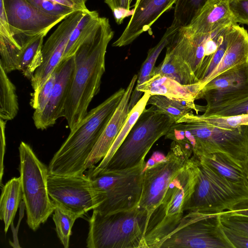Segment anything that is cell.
<instances>
[{
    "mask_svg": "<svg viewBox=\"0 0 248 248\" xmlns=\"http://www.w3.org/2000/svg\"><path fill=\"white\" fill-rule=\"evenodd\" d=\"M207 0H177L172 21L181 27L187 26Z\"/></svg>",
    "mask_w": 248,
    "mask_h": 248,
    "instance_id": "836d02e7",
    "label": "cell"
},
{
    "mask_svg": "<svg viewBox=\"0 0 248 248\" xmlns=\"http://www.w3.org/2000/svg\"><path fill=\"white\" fill-rule=\"evenodd\" d=\"M180 28V26L172 21L158 43L148 50L147 57L142 63L137 75L135 87L140 85L151 77L155 62L160 54L171 41Z\"/></svg>",
    "mask_w": 248,
    "mask_h": 248,
    "instance_id": "f546056e",
    "label": "cell"
},
{
    "mask_svg": "<svg viewBox=\"0 0 248 248\" xmlns=\"http://www.w3.org/2000/svg\"><path fill=\"white\" fill-rule=\"evenodd\" d=\"M56 80V72L55 69L48 80L41 89L35 101L31 103L34 109L33 114L42 112L48 104Z\"/></svg>",
    "mask_w": 248,
    "mask_h": 248,
    "instance_id": "74e56055",
    "label": "cell"
},
{
    "mask_svg": "<svg viewBox=\"0 0 248 248\" xmlns=\"http://www.w3.org/2000/svg\"><path fill=\"white\" fill-rule=\"evenodd\" d=\"M228 0V1H229V0Z\"/></svg>",
    "mask_w": 248,
    "mask_h": 248,
    "instance_id": "681fc988",
    "label": "cell"
},
{
    "mask_svg": "<svg viewBox=\"0 0 248 248\" xmlns=\"http://www.w3.org/2000/svg\"><path fill=\"white\" fill-rule=\"evenodd\" d=\"M244 168L247 177V186L248 187V159L246 161L244 164Z\"/></svg>",
    "mask_w": 248,
    "mask_h": 248,
    "instance_id": "c3c4849f",
    "label": "cell"
},
{
    "mask_svg": "<svg viewBox=\"0 0 248 248\" xmlns=\"http://www.w3.org/2000/svg\"><path fill=\"white\" fill-rule=\"evenodd\" d=\"M147 163L117 170L103 169L97 172L87 171L96 193L97 207L93 210L103 214L132 209L139 206Z\"/></svg>",
    "mask_w": 248,
    "mask_h": 248,
    "instance_id": "8992f818",
    "label": "cell"
},
{
    "mask_svg": "<svg viewBox=\"0 0 248 248\" xmlns=\"http://www.w3.org/2000/svg\"><path fill=\"white\" fill-rule=\"evenodd\" d=\"M155 107L161 113L170 117L175 122L192 110L198 114V105L194 101L170 98L163 95H153L149 98L147 106Z\"/></svg>",
    "mask_w": 248,
    "mask_h": 248,
    "instance_id": "f1b7e54d",
    "label": "cell"
},
{
    "mask_svg": "<svg viewBox=\"0 0 248 248\" xmlns=\"http://www.w3.org/2000/svg\"><path fill=\"white\" fill-rule=\"evenodd\" d=\"M198 158L201 162L226 179L247 186L244 167L229 155L222 153L215 152Z\"/></svg>",
    "mask_w": 248,
    "mask_h": 248,
    "instance_id": "cb8c5ba5",
    "label": "cell"
},
{
    "mask_svg": "<svg viewBox=\"0 0 248 248\" xmlns=\"http://www.w3.org/2000/svg\"><path fill=\"white\" fill-rule=\"evenodd\" d=\"M177 0H136L127 26L112 44L115 47L127 46L151 28L159 17L170 9Z\"/></svg>",
    "mask_w": 248,
    "mask_h": 248,
    "instance_id": "ac0fdd59",
    "label": "cell"
},
{
    "mask_svg": "<svg viewBox=\"0 0 248 248\" xmlns=\"http://www.w3.org/2000/svg\"><path fill=\"white\" fill-rule=\"evenodd\" d=\"M247 97L248 64L223 72L205 84L198 99H204L207 104L198 105V110L225 107Z\"/></svg>",
    "mask_w": 248,
    "mask_h": 248,
    "instance_id": "2e32d148",
    "label": "cell"
},
{
    "mask_svg": "<svg viewBox=\"0 0 248 248\" xmlns=\"http://www.w3.org/2000/svg\"><path fill=\"white\" fill-rule=\"evenodd\" d=\"M2 1L11 34L20 46L34 36L47 33L56 25L66 18L45 13L27 0Z\"/></svg>",
    "mask_w": 248,
    "mask_h": 248,
    "instance_id": "5bb4252c",
    "label": "cell"
},
{
    "mask_svg": "<svg viewBox=\"0 0 248 248\" xmlns=\"http://www.w3.org/2000/svg\"><path fill=\"white\" fill-rule=\"evenodd\" d=\"M228 3L235 23L248 25V0H229Z\"/></svg>",
    "mask_w": 248,
    "mask_h": 248,
    "instance_id": "ab89813d",
    "label": "cell"
},
{
    "mask_svg": "<svg viewBox=\"0 0 248 248\" xmlns=\"http://www.w3.org/2000/svg\"><path fill=\"white\" fill-rule=\"evenodd\" d=\"M21 49L14 38L0 35V66L7 73L18 70V59Z\"/></svg>",
    "mask_w": 248,
    "mask_h": 248,
    "instance_id": "d6a6232c",
    "label": "cell"
},
{
    "mask_svg": "<svg viewBox=\"0 0 248 248\" xmlns=\"http://www.w3.org/2000/svg\"><path fill=\"white\" fill-rule=\"evenodd\" d=\"M132 0H104L105 3L113 11L115 9L130 10Z\"/></svg>",
    "mask_w": 248,
    "mask_h": 248,
    "instance_id": "ee69618b",
    "label": "cell"
},
{
    "mask_svg": "<svg viewBox=\"0 0 248 248\" xmlns=\"http://www.w3.org/2000/svg\"><path fill=\"white\" fill-rule=\"evenodd\" d=\"M72 8L76 11L88 10L86 3L88 0H50Z\"/></svg>",
    "mask_w": 248,
    "mask_h": 248,
    "instance_id": "7bdbcfd3",
    "label": "cell"
},
{
    "mask_svg": "<svg viewBox=\"0 0 248 248\" xmlns=\"http://www.w3.org/2000/svg\"><path fill=\"white\" fill-rule=\"evenodd\" d=\"M227 0H207L185 27L196 33L207 34L236 24Z\"/></svg>",
    "mask_w": 248,
    "mask_h": 248,
    "instance_id": "44dd1931",
    "label": "cell"
},
{
    "mask_svg": "<svg viewBox=\"0 0 248 248\" xmlns=\"http://www.w3.org/2000/svg\"><path fill=\"white\" fill-rule=\"evenodd\" d=\"M100 17L96 11H85L69 37L62 60L72 57L78 47L99 24Z\"/></svg>",
    "mask_w": 248,
    "mask_h": 248,
    "instance_id": "83f0119b",
    "label": "cell"
},
{
    "mask_svg": "<svg viewBox=\"0 0 248 248\" xmlns=\"http://www.w3.org/2000/svg\"><path fill=\"white\" fill-rule=\"evenodd\" d=\"M204 116H231L248 115V97L223 107L204 109Z\"/></svg>",
    "mask_w": 248,
    "mask_h": 248,
    "instance_id": "e575fe53",
    "label": "cell"
},
{
    "mask_svg": "<svg viewBox=\"0 0 248 248\" xmlns=\"http://www.w3.org/2000/svg\"><path fill=\"white\" fill-rule=\"evenodd\" d=\"M200 116L207 124L223 128L234 129L248 125V115L220 117L204 116L201 115Z\"/></svg>",
    "mask_w": 248,
    "mask_h": 248,
    "instance_id": "d590c367",
    "label": "cell"
},
{
    "mask_svg": "<svg viewBox=\"0 0 248 248\" xmlns=\"http://www.w3.org/2000/svg\"><path fill=\"white\" fill-rule=\"evenodd\" d=\"M166 48L164 59L157 67H155L152 76L160 74L184 85L200 82L186 61L168 45Z\"/></svg>",
    "mask_w": 248,
    "mask_h": 248,
    "instance_id": "603a6c76",
    "label": "cell"
},
{
    "mask_svg": "<svg viewBox=\"0 0 248 248\" xmlns=\"http://www.w3.org/2000/svg\"><path fill=\"white\" fill-rule=\"evenodd\" d=\"M147 216L139 206L103 214L96 211L89 220L88 248H147L144 239Z\"/></svg>",
    "mask_w": 248,
    "mask_h": 248,
    "instance_id": "5b68a950",
    "label": "cell"
},
{
    "mask_svg": "<svg viewBox=\"0 0 248 248\" xmlns=\"http://www.w3.org/2000/svg\"><path fill=\"white\" fill-rule=\"evenodd\" d=\"M150 96L151 95L149 93L146 92L143 93L138 102L130 110L126 120L106 156L100 161L97 166L89 169L88 171L92 173H95L104 169L106 167L111 157L130 131L144 109L146 108L148 101Z\"/></svg>",
    "mask_w": 248,
    "mask_h": 248,
    "instance_id": "4316f807",
    "label": "cell"
},
{
    "mask_svg": "<svg viewBox=\"0 0 248 248\" xmlns=\"http://www.w3.org/2000/svg\"><path fill=\"white\" fill-rule=\"evenodd\" d=\"M113 35L108 19L101 17L73 55L75 69L63 112L70 131L86 116L91 102L99 92L107 48Z\"/></svg>",
    "mask_w": 248,
    "mask_h": 248,
    "instance_id": "6da1fadb",
    "label": "cell"
},
{
    "mask_svg": "<svg viewBox=\"0 0 248 248\" xmlns=\"http://www.w3.org/2000/svg\"><path fill=\"white\" fill-rule=\"evenodd\" d=\"M18 110L16 86L0 66V119L6 121L12 120Z\"/></svg>",
    "mask_w": 248,
    "mask_h": 248,
    "instance_id": "4dcf8cb0",
    "label": "cell"
},
{
    "mask_svg": "<svg viewBox=\"0 0 248 248\" xmlns=\"http://www.w3.org/2000/svg\"><path fill=\"white\" fill-rule=\"evenodd\" d=\"M6 121L0 119V141H1V159L3 160L5 148V129Z\"/></svg>",
    "mask_w": 248,
    "mask_h": 248,
    "instance_id": "7dc6e473",
    "label": "cell"
},
{
    "mask_svg": "<svg viewBox=\"0 0 248 248\" xmlns=\"http://www.w3.org/2000/svg\"><path fill=\"white\" fill-rule=\"evenodd\" d=\"M137 78V75H135L125 89L121 100L86 162V171L94 168L106 156L126 120L131 109L130 100Z\"/></svg>",
    "mask_w": 248,
    "mask_h": 248,
    "instance_id": "d6986e66",
    "label": "cell"
},
{
    "mask_svg": "<svg viewBox=\"0 0 248 248\" xmlns=\"http://www.w3.org/2000/svg\"><path fill=\"white\" fill-rule=\"evenodd\" d=\"M55 209L53 212V220L56 226V231L60 240L65 248L69 246L71 230L75 221L82 217L58 205L53 204Z\"/></svg>",
    "mask_w": 248,
    "mask_h": 248,
    "instance_id": "1f68e13d",
    "label": "cell"
},
{
    "mask_svg": "<svg viewBox=\"0 0 248 248\" xmlns=\"http://www.w3.org/2000/svg\"><path fill=\"white\" fill-rule=\"evenodd\" d=\"M192 154L173 141L164 159L151 166H146L139 207L147 216V224L152 213L161 202L170 184L185 166Z\"/></svg>",
    "mask_w": 248,
    "mask_h": 248,
    "instance_id": "8fae6325",
    "label": "cell"
},
{
    "mask_svg": "<svg viewBox=\"0 0 248 248\" xmlns=\"http://www.w3.org/2000/svg\"><path fill=\"white\" fill-rule=\"evenodd\" d=\"M246 64H248V32L237 23L232 24L228 30V45L225 53L217 66L202 84V88L218 75Z\"/></svg>",
    "mask_w": 248,
    "mask_h": 248,
    "instance_id": "7402d4cb",
    "label": "cell"
},
{
    "mask_svg": "<svg viewBox=\"0 0 248 248\" xmlns=\"http://www.w3.org/2000/svg\"><path fill=\"white\" fill-rule=\"evenodd\" d=\"M174 123L155 107L145 108L104 169L129 168L144 160L155 143L166 135Z\"/></svg>",
    "mask_w": 248,
    "mask_h": 248,
    "instance_id": "ba28073f",
    "label": "cell"
},
{
    "mask_svg": "<svg viewBox=\"0 0 248 248\" xmlns=\"http://www.w3.org/2000/svg\"><path fill=\"white\" fill-rule=\"evenodd\" d=\"M198 164L199 173L185 211L220 214L248 200L247 186L226 179L199 160Z\"/></svg>",
    "mask_w": 248,
    "mask_h": 248,
    "instance_id": "9c48e42d",
    "label": "cell"
},
{
    "mask_svg": "<svg viewBox=\"0 0 248 248\" xmlns=\"http://www.w3.org/2000/svg\"><path fill=\"white\" fill-rule=\"evenodd\" d=\"M125 89L120 88L104 101L88 111L72 130L48 165L49 174L81 175L89 155L118 106Z\"/></svg>",
    "mask_w": 248,
    "mask_h": 248,
    "instance_id": "3957f363",
    "label": "cell"
},
{
    "mask_svg": "<svg viewBox=\"0 0 248 248\" xmlns=\"http://www.w3.org/2000/svg\"><path fill=\"white\" fill-rule=\"evenodd\" d=\"M198 158L192 156L170 184L146 226L144 239L147 248H160L184 216L199 173Z\"/></svg>",
    "mask_w": 248,
    "mask_h": 248,
    "instance_id": "277c9868",
    "label": "cell"
},
{
    "mask_svg": "<svg viewBox=\"0 0 248 248\" xmlns=\"http://www.w3.org/2000/svg\"><path fill=\"white\" fill-rule=\"evenodd\" d=\"M23 199L20 177H14L1 189L0 201V217L4 224L6 233L13 222L21 199Z\"/></svg>",
    "mask_w": 248,
    "mask_h": 248,
    "instance_id": "d4e9b609",
    "label": "cell"
},
{
    "mask_svg": "<svg viewBox=\"0 0 248 248\" xmlns=\"http://www.w3.org/2000/svg\"><path fill=\"white\" fill-rule=\"evenodd\" d=\"M85 12L76 11L64 19L43 45L42 62L31 79L33 93L31 104L35 101L41 89L62 61L70 35Z\"/></svg>",
    "mask_w": 248,
    "mask_h": 248,
    "instance_id": "9a60e30c",
    "label": "cell"
},
{
    "mask_svg": "<svg viewBox=\"0 0 248 248\" xmlns=\"http://www.w3.org/2000/svg\"><path fill=\"white\" fill-rule=\"evenodd\" d=\"M202 89L200 82L184 85L166 76L156 74L138 87H135L131 96L132 109L140 100L142 93L151 95H160L170 98L195 101Z\"/></svg>",
    "mask_w": 248,
    "mask_h": 248,
    "instance_id": "ffe728a7",
    "label": "cell"
},
{
    "mask_svg": "<svg viewBox=\"0 0 248 248\" xmlns=\"http://www.w3.org/2000/svg\"><path fill=\"white\" fill-rule=\"evenodd\" d=\"M134 10H127L124 9H115L112 11L116 23L118 25L122 24L124 19L133 14Z\"/></svg>",
    "mask_w": 248,
    "mask_h": 248,
    "instance_id": "bcb514c9",
    "label": "cell"
},
{
    "mask_svg": "<svg viewBox=\"0 0 248 248\" xmlns=\"http://www.w3.org/2000/svg\"><path fill=\"white\" fill-rule=\"evenodd\" d=\"M225 212L248 217V200L237 204Z\"/></svg>",
    "mask_w": 248,
    "mask_h": 248,
    "instance_id": "f6af8a7d",
    "label": "cell"
},
{
    "mask_svg": "<svg viewBox=\"0 0 248 248\" xmlns=\"http://www.w3.org/2000/svg\"><path fill=\"white\" fill-rule=\"evenodd\" d=\"M223 232L233 248H248V237L222 225Z\"/></svg>",
    "mask_w": 248,
    "mask_h": 248,
    "instance_id": "60d3db41",
    "label": "cell"
},
{
    "mask_svg": "<svg viewBox=\"0 0 248 248\" xmlns=\"http://www.w3.org/2000/svg\"><path fill=\"white\" fill-rule=\"evenodd\" d=\"M220 221L222 225L248 237V217L220 213Z\"/></svg>",
    "mask_w": 248,
    "mask_h": 248,
    "instance_id": "f35d334b",
    "label": "cell"
},
{
    "mask_svg": "<svg viewBox=\"0 0 248 248\" xmlns=\"http://www.w3.org/2000/svg\"><path fill=\"white\" fill-rule=\"evenodd\" d=\"M75 69L74 56L62 60L56 67V80L50 100L45 109L33 114L35 127L44 130L54 125L58 119L63 117V112Z\"/></svg>",
    "mask_w": 248,
    "mask_h": 248,
    "instance_id": "e0dca14e",
    "label": "cell"
},
{
    "mask_svg": "<svg viewBox=\"0 0 248 248\" xmlns=\"http://www.w3.org/2000/svg\"><path fill=\"white\" fill-rule=\"evenodd\" d=\"M27 0L39 10L54 16L67 17L76 11L72 8L50 0Z\"/></svg>",
    "mask_w": 248,
    "mask_h": 248,
    "instance_id": "8d00e7d4",
    "label": "cell"
},
{
    "mask_svg": "<svg viewBox=\"0 0 248 248\" xmlns=\"http://www.w3.org/2000/svg\"><path fill=\"white\" fill-rule=\"evenodd\" d=\"M220 216L188 212L160 248H233L223 232Z\"/></svg>",
    "mask_w": 248,
    "mask_h": 248,
    "instance_id": "30bf717a",
    "label": "cell"
},
{
    "mask_svg": "<svg viewBox=\"0 0 248 248\" xmlns=\"http://www.w3.org/2000/svg\"><path fill=\"white\" fill-rule=\"evenodd\" d=\"M46 34L44 33L34 36L21 46L18 59V70L31 80L42 62V48L44 38Z\"/></svg>",
    "mask_w": 248,
    "mask_h": 248,
    "instance_id": "484cf974",
    "label": "cell"
},
{
    "mask_svg": "<svg viewBox=\"0 0 248 248\" xmlns=\"http://www.w3.org/2000/svg\"><path fill=\"white\" fill-rule=\"evenodd\" d=\"M47 189L53 204L82 217L98 206L91 181L85 173L73 176L48 174Z\"/></svg>",
    "mask_w": 248,
    "mask_h": 248,
    "instance_id": "4fadbf2b",
    "label": "cell"
},
{
    "mask_svg": "<svg viewBox=\"0 0 248 248\" xmlns=\"http://www.w3.org/2000/svg\"><path fill=\"white\" fill-rule=\"evenodd\" d=\"M0 1V35L13 38L2 0Z\"/></svg>",
    "mask_w": 248,
    "mask_h": 248,
    "instance_id": "b9f144b4",
    "label": "cell"
},
{
    "mask_svg": "<svg viewBox=\"0 0 248 248\" xmlns=\"http://www.w3.org/2000/svg\"><path fill=\"white\" fill-rule=\"evenodd\" d=\"M199 158L210 153H224L240 164L248 159V125L226 129L210 125L199 115L187 113L175 122L165 136Z\"/></svg>",
    "mask_w": 248,
    "mask_h": 248,
    "instance_id": "7a4b0ae2",
    "label": "cell"
},
{
    "mask_svg": "<svg viewBox=\"0 0 248 248\" xmlns=\"http://www.w3.org/2000/svg\"><path fill=\"white\" fill-rule=\"evenodd\" d=\"M229 26L207 34L194 33L182 27L168 46L186 61L201 83L208 75L215 54Z\"/></svg>",
    "mask_w": 248,
    "mask_h": 248,
    "instance_id": "7c38bea8",
    "label": "cell"
},
{
    "mask_svg": "<svg viewBox=\"0 0 248 248\" xmlns=\"http://www.w3.org/2000/svg\"><path fill=\"white\" fill-rule=\"evenodd\" d=\"M20 177L27 223L36 231L53 213L55 206L48 194V169L36 156L30 146L21 142L19 147Z\"/></svg>",
    "mask_w": 248,
    "mask_h": 248,
    "instance_id": "52a82bcc",
    "label": "cell"
}]
</instances>
